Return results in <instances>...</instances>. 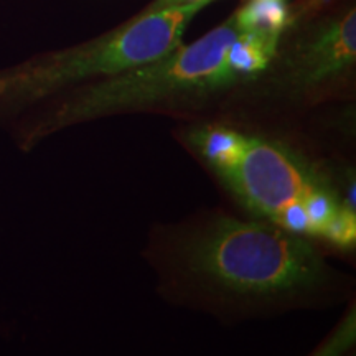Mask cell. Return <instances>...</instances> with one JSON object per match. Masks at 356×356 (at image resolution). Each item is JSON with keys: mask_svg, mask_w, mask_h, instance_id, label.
<instances>
[{"mask_svg": "<svg viewBox=\"0 0 356 356\" xmlns=\"http://www.w3.org/2000/svg\"><path fill=\"white\" fill-rule=\"evenodd\" d=\"M238 33L231 17L195 43L180 44L159 60L61 96L22 124L20 147L30 150L51 134L79 122L203 99L234 86L239 81L226 63V51Z\"/></svg>", "mask_w": 356, "mask_h": 356, "instance_id": "obj_1", "label": "cell"}, {"mask_svg": "<svg viewBox=\"0 0 356 356\" xmlns=\"http://www.w3.org/2000/svg\"><path fill=\"white\" fill-rule=\"evenodd\" d=\"M180 264L191 279L228 296L270 299L325 279V264L302 234L274 222L221 218L186 238Z\"/></svg>", "mask_w": 356, "mask_h": 356, "instance_id": "obj_2", "label": "cell"}, {"mask_svg": "<svg viewBox=\"0 0 356 356\" xmlns=\"http://www.w3.org/2000/svg\"><path fill=\"white\" fill-rule=\"evenodd\" d=\"M208 2L145 10L113 32L81 47L0 73V113L33 104L61 89L115 76L168 55Z\"/></svg>", "mask_w": 356, "mask_h": 356, "instance_id": "obj_3", "label": "cell"}, {"mask_svg": "<svg viewBox=\"0 0 356 356\" xmlns=\"http://www.w3.org/2000/svg\"><path fill=\"white\" fill-rule=\"evenodd\" d=\"M228 188L256 215L277 225L280 218L323 185L280 145L246 137L241 152L218 173Z\"/></svg>", "mask_w": 356, "mask_h": 356, "instance_id": "obj_4", "label": "cell"}, {"mask_svg": "<svg viewBox=\"0 0 356 356\" xmlns=\"http://www.w3.org/2000/svg\"><path fill=\"white\" fill-rule=\"evenodd\" d=\"M356 60V10L345 12L307 37L286 61V84L309 92L353 68Z\"/></svg>", "mask_w": 356, "mask_h": 356, "instance_id": "obj_5", "label": "cell"}, {"mask_svg": "<svg viewBox=\"0 0 356 356\" xmlns=\"http://www.w3.org/2000/svg\"><path fill=\"white\" fill-rule=\"evenodd\" d=\"M277 47V42L239 30L226 51V63L239 83L246 81L267 70L275 56Z\"/></svg>", "mask_w": 356, "mask_h": 356, "instance_id": "obj_6", "label": "cell"}, {"mask_svg": "<svg viewBox=\"0 0 356 356\" xmlns=\"http://www.w3.org/2000/svg\"><path fill=\"white\" fill-rule=\"evenodd\" d=\"M233 19L241 32L256 33L279 43L293 15L286 0H249L236 10Z\"/></svg>", "mask_w": 356, "mask_h": 356, "instance_id": "obj_7", "label": "cell"}, {"mask_svg": "<svg viewBox=\"0 0 356 356\" xmlns=\"http://www.w3.org/2000/svg\"><path fill=\"white\" fill-rule=\"evenodd\" d=\"M246 134L222 126H207L197 129L188 136L191 147L202 155L216 175L229 167L241 152Z\"/></svg>", "mask_w": 356, "mask_h": 356, "instance_id": "obj_8", "label": "cell"}, {"mask_svg": "<svg viewBox=\"0 0 356 356\" xmlns=\"http://www.w3.org/2000/svg\"><path fill=\"white\" fill-rule=\"evenodd\" d=\"M355 341V315L351 314L350 318L343 322L340 328H338L335 335L327 341V345L323 346L320 353L323 355H335L340 353L341 350L350 348Z\"/></svg>", "mask_w": 356, "mask_h": 356, "instance_id": "obj_9", "label": "cell"}, {"mask_svg": "<svg viewBox=\"0 0 356 356\" xmlns=\"http://www.w3.org/2000/svg\"><path fill=\"white\" fill-rule=\"evenodd\" d=\"M197 2L211 3L213 0H155V2L149 8H147V10H162V8L188 6V3H197Z\"/></svg>", "mask_w": 356, "mask_h": 356, "instance_id": "obj_10", "label": "cell"}, {"mask_svg": "<svg viewBox=\"0 0 356 356\" xmlns=\"http://www.w3.org/2000/svg\"><path fill=\"white\" fill-rule=\"evenodd\" d=\"M330 0H297V8H299V15H309V13L318 10L325 3Z\"/></svg>", "mask_w": 356, "mask_h": 356, "instance_id": "obj_11", "label": "cell"}]
</instances>
